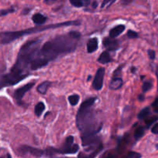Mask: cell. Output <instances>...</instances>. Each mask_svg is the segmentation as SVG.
I'll use <instances>...</instances> for the list:
<instances>
[{"instance_id":"cell-1","label":"cell","mask_w":158,"mask_h":158,"mask_svg":"<svg viewBox=\"0 0 158 158\" xmlns=\"http://www.w3.org/2000/svg\"><path fill=\"white\" fill-rule=\"evenodd\" d=\"M80 37L81 34L79 32H70L64 35H57L46 42L39 49L31 63L30 69L37 70L41 69L60 56L66 55L75 51Z\"/></svg>"},{"instance_id":"cell-2","label":"cell","mask_w":158,"mask_h":158,"mask_svg":"<svg viewBox=\"0 0 158 158\" xmlns=\"http://www.w3.org/2000/svg\"><path fill=\"white\" fill-rule=\"evenodd\" d=\"M96 97H91L83 102L77 115V126L81 132L82 144L83 147L90 146L97 143V134L101 131L103 124L98 121L93 106Z\"/></svg>"},{"instance_id":"cell-3","label":"cell","mask_w":158,"mask_h":158,"mask_svg":"<svg viewBox=\"0 0 158 158\" xmlns=\"http://www.w3.org/2000/svg\"><path fill=\"white\" fill-rule=\"evenodd\" d=\"M80 22L78 20H75V21H68L56 23V24H50L47 25V26H38L33 28H30V29L15 31V32H0V44H8V43L13 42L14 40L24 36V35L37 33V32H43V31L49 30V29H57V28L64 27V26H80Z\"/></svg>"},{"instance_id":"cell-4","label":"cell","mask_w":158,"mask_h":158,"mask_svg":"<svg viewBox=\"0 0 158 158\" xmlns=\"http://www.w3.org/2000/svg\"><path fill=\"white\" fill-rule=\"evenodd\" d=\"M35 85V83L32 82V83H27V84L24 85L22 87L19 88L14 93V97H15V100H16L17 103L18 104H22V100H23V97L25 96V94L28 92L29 90H30L33 86Z\"/></svg>"},{"instance_id":"cell-5","label":"cell","mask_w":158,"mask_h":158,"mask_svg":"<svg viewBox=\"0 0 158 158\" xmlns=\"http://www.w3.org/2000/svg\"><path fill=\"white\" fill-rule=\"evenodd\" d=\"M104 75V68H99V69H97L95 77H94V82H93V87H94L96 90H100V89L103 88Z\"/></svg>"},{"instance_id":"cell-6","label":"cell","mask_w":158,"mask_h":158,"mask_svg":"<svg viewBox=\"0 0 158 158\" xmlns=\"http://www.w3.org/2000/svg\"><path fill=\"white\" fill-rule=\"evenodd\" d=\"M19 151L22 154H30L35 157H41L44 154V151L37 148H32L29 146H22L19 148Z\"/></svg>"},{"instance_id":"cell-7","label":"cell","mask_w":158,"mask_h":158,"mask_svg":"<svg viewBox=\"0 0 158 158\" xmlns=\"http://www.w3.org/2000/svg\"><path fill=\"white\" fill-rule=\"evenodd\" d=\"M103 44L105 46V48L110 51L117 50V49H118L119 46H120V43H119L118 40L114 38H111V37L105 38L103 41Z\"/></svg>"},{"instance_id":"cell-8","label":"cell","mask_w":158,"mask_h":158,"mask_svg":"<svg viewBox=\"0 0 158 158\" xmlns=\"http://www.w3.org/2000/svg\"><path fill=\"white\" fill-rule=\"evenodd\" d=\"M86 47H87V52L89 53L95 52L98 48V40L97 38L89 39L86 44Z\"/></svg>"},{"instance_id":"cell-9","label":"cell","mask_w":158,"mask_h":158,"mask_svg":"<svg viewBox=\"0 0 158 158\" xmlns=\"http://www.w3.org/2000/svg\"><path fill=\"white\" fill-rule=\"evenodd\" d=\"M125 26L124 25H118V26H115L114 28H113L110 31V37L111 38H114L118 36L119 35L122 33L123 31L125 30Z\"/></svg>"},{"instance_id":"cell-10","label":"cell","mask_w":158,"mask_h":158,"mask_svg":"<svg viewBox=\"0 0 158 158\" xmlns=\"http://www.w3.org/2000/svg\"><path fill=\"white\" fill-rule=\"evenodd\" d=\"M32 19L33 21V23L35 24H36L37 26H42V25L46 23V20H47V18L45 15H42L40 13H35L32 15Z\"/></svg>"},{"instance_id":"cell-11","label":"cell","mask_w":158,"mask_h":158,"mask_svg":"<svg viewBox=\"0 0 158 158\" xmlns=\"http://www.w3.org/2000/svg\"><path fill=\"white\" fill-rule=\"evenodd\" d=\"M122 86H123V80L121 78L117 77V78H114L111 80L110 83V89L116 90V89H120Z\"/></svg>"},{"instance_id":"cell-12","label":"cell","mask_w":158,"mask_h":158,"mask_svg":"<svg viewBox=\"0 0 158 158\" xmlns=\"http://www.w3.org/2000/svg\"><path fill=\"white\" fill-rule=\"evenodd\" d=\"M97 61L100 63H102V64H106V63H110V62H112L113 60L111 58L110 55L107 52H103L100 54Z\"/></svg>"},{"instance_id":"cell-13","label":"cell","mask_w":158,"mask_h":158,"mask_svg":"<svg viewBox=\"0 0 158 158\" xmlns=\"http://www.w3.org/2000/svg\"><path fill=\"white\" fill-rule=\"evenodd\" d=\"M50 84V82L49 81L43 82V83H40L38 86V87H37V91L41 94H46V91H47L48 88L49 87Z\"/></svg>"},{"instance_id":"cell-14","label":"cell","mask_w":158,"mask_h":158,"mask_svg":"<svg viewBox=\"0 0 158 158\" xmlns=\"http://www.w3.org/2000/svg\"><path fill=\"white\" fill-rule=\"evenodd\" d=\"M45 104L43 102H40L38 103V104H36V106H35V114L37 117H40L42 115V114L43 113V111L45 110Z\"/></svg>"},{"instance_id":"cell-15","label":"cell","mask_w":158,"mask_h":158,"mask_svg":"<svg viewBox=\"0 0 158 158\" xmlns=\"http://www.w3.org/2000/svg\"><path fill=\"white\" fill-rule=\"evenodd\" d=\"M145 129L143 127H139L138 128H137L134 132V138H135L136 140H140V138L143 137V136L144 135Z\"/></svg>"},{"instance_id":"cell-16","label":"cell","mask_w":158,"mask_h":158,"mask_svg":"<svg viewBox=\"0 0 158 158\" xmlns=\"http://www.w3.org/2000/svg\"><path fill=\"white\" fill-rule=\"evenodd\" d=\"M150 113H151L150 108L145 107V108H143V109L142 110L140 113H139L137 117H138V119H140V120H143V119L146 118L147 117H148V116H149Z\"/></svg>"},{"instance_id":"cell-17","label":"cell","mask_w":158,"mask_h":158,"mask_svg":"<svg viewBox=\"0 0 158 158\" xmlns=\"http://www.w3.org/2000/svg\"><path fill=\"white\" fill-rule=\"evenodd\" d=\"M68 100H69V103H70L72 106H76V105H77V103H79L80 97H79L78 95H77V94H73V95L69 96Z\"/></svg>"},{"instance_id":"cell-18","label":"cell","mask_w":158,"mask_h":158,"mask_svg":"<svg viewBox=\"0 0 158 158\" xmlns=\"http://www.w3.org/2000/svg\"><path fill=\"white\" fill-rule=\"evenodd\" d=\"M158 120V116H153V117H148V119H146L145 120V123H146V125L148 127H150L153 123H156V121Z\"/></svg>"},{"instance_id":"cell-19","label":"cell","mask_w":158,"mask_h":158,"mask_svg":"<svg viewBox=\"0 0 158 158\" xmlns=\"http://www.w3.org/2000/svg\"><path fill=\"white\" fill-rule=\"evenodd\" d=\"M152 82L151 81H145L143 84V87H142V89H143V93H146L148 91H149L150 89L152 88Z\"/></svg>"},{"instance_id":"cell-20","label":"cell","mask_w":158,"mask_h":158,"mask_svg":"<svg viewBox=\"0 0 158 158\" xmlns=\"http://www.w3.org/2000/svg\"><path fill=\"white\" fill-rule=\"evenodd\" d=\"M117 0H103L101 5V9H105L112 6Z\"/></svg>"},{"instance_id":"cell-21","label":"cell","mask_w":158,"mask_h":158,"mask_svg":"<svg viewBox=\"0 0 158 158\" xmlns=\"http://www.w3.org/2000/svg\"><path fill=\"white\" fill-rule=\"evenodd\" d=\"M141 154H139L137 152H134V151H131L127 154L125 158H141Z\"/></svg>"},{"instance_id":"cell-22","label":"cell","mask_w":158,"mask_h":158,"mask_svg":"<svg viewBox=\"0 0 158 158\" xmlns=\"http://www.w3.org/2000/svg\"><path fill=\"white\" fill-rule=\"evenodd\" d=\"M69 2H70V3L73 5V6H75V7L77 8H80L83 6L81 0H69Z\"/></svg>"},{"instance_id":"cell-23","label":"cell","mask_w":158,"mask_h":158,"mask_svg":"<svg viewBox=\"0 0 158 158\" xmlns=\"http://www.w3.org/2000/svg\"><path fill=\"white\" fill-rule=\"evenodd\" d=\"M127 37L129 39H136V38H138V34L137 32H134V30H128L127 32Z\"/></svg>"},{"instance_id":"cell-24","label":"cell","mask_w":158,"mask_h":158,"mask_svg":"<svg viewBox=\"0 0 158 158\" xmlns=\"http://www.w3.org/2000/svg\"><path fill=\"white\" fill-rule=\"evenodd\" d=\"M15 12V9H3V10L0 11V16H3V15H6L9 13H12V12Z\"/></svg>"},{"instance_id":"cell-25","label":"cell","mask_w":158,"mask_h":158,"mask_svg":"<svg viewBox=\"0 0 158 158\" xmlns=\"http://www.w3.org/2000/svg\"><path fill=\"white\" fill-rule=\"evenodd\" d=\"M148 52L151 60H154V59H155V56H156L155 51L153 50V49H148Z\"/></svg>"},{"instance_id":"cell-26","label":"cell","mask_w":158,"mask_h":158,"mask_svg":"<svg viewBox=\"0 0 158 158\" xmlns=\"http://www.w3.org/2000/svg\"><path fill=\"white\" fill-rule=\"evenodd\" d=\"M151 132L154 134H158V123H156L151 129Z\"/></svg>"},{"instance_id":"cell-27","label":"cell","mask_w":158,"mask_h":158,"mask_svg":"<svg viewBox=\"0 0 158 158\" xmlns=\"http://www.w3.org/2000/svg\"><path fill=\"white\" fill-rule=\"evenodd\" d=\"M133 2H134V0H121L120 2H121V4L123 5V6H127V5L132 3Z\"/></svg>"},{"instance_id":"cell-28","label":"cell","mask_w":158,"mask_h":158,"mask_svg":"<svg viewBox=\"0 0 158 158\" xmlns=\"http://www.w3.org/2000/svg\"><path fill=\"white\" fill-rule=\"evenodd\" d=\"M81 2L83 6H88L90 4V0H81Z\"/></svg>"},{"instance_id":"cell-29","label":"cell","mask_w":158,"mask_h":158,"mask_svg":"<svg viewBox=\"0 0 158 158\" xmlns=\"http://www.w3.org/2000/svg\"><path fill=\"white\" fill-rule=\"evenodd\" d=\"M157 104H158V97H157V99H156L155 100H154V103H152V106H157Z\"/></svg>"},{"instance_id":"cell-30","label":"cell","mask_w":158,"mask_h":158,"mask_svg":"<svg viewBox=\"0 0 158 158\" xmlns=\"http://www.w3.org/2000/svg\"><path fill=\"white\" fill-rule=\"evenodd\" d=\"M138 98H139V100H140V101H143V100H144V96L140 95L138 97Z\"/></svg>"},{"instance_id":"cell-31","label":"cell","mask_w":158,"mask_h":158,"mask_svg":"<svg viewBox=\"0 0 158 158\" xmlns=\"http://www.w3.org/2000/svg\"><path fill=\"white\" fill-rule=\"evenodd\" d=\"M79 158H89V157H86V156L83 155V153H81V154H80V155H79Z\"/></svg>"},{"instance_id":"cell-32","label":"cell","mask_w":158,"mask_h":158,"mask_svg":"<svg viewBox=\"0 0 158 158\" xmlns=\"http://www.w3.org/2000/svg\"><path fill=\"white\" fill-rule=\"evenodd\" d=\"M55 1H56V0H45V2L51 3V2H55Z\"/></svg>"},{"instance_id":"cell-33","label":"cell","mask_w":158,"mask_h":158,"mask_svg":"<svg viewBox=\"0 0 158 158\" xmlns=\"http://www.w3.org/2000/svg\"><path fill=\"white\" fill-rule=\"evenodd\" d=\"M154 112L158 114V104L157 105V106H154Z\"/></svg>"},{"instance_id":"cell-34","label":"cell","mask_w":158,"mask_h":158,"mask_svg":"<svg viewBox=\"0 0 158 158\" xmlns=\"http://www.w3.org/2000/svg\"><path fill=\"white\" fill-rule=\"evenodd\" d=\"M97 2H94V3H93V7L94 8V9H95V8H97Z\"/></svg>"},{"instance_id":"cell-35","label":"cell","mask_w":158,"mask_h":158,"mask_svg":"<svg viewBox=\"0 0 158 158\" xmlns=\"http://www.w3.org/2000/svg\"><path fill=\"white\" fill-rule=\"evenodd\" d=\"M136 69H136L135 67H133V68H132V69H131V71H132V73H135Z\"/></svg>"},{"instance_id":"cell-36","label":"cell","mask_w":158,"mask_h":158,"mask_svg":"<svg viewBox=\"0 0 158 158\" xmlns=\"http://www.w3.org/2000/svg\"><path fill=\"white\" fill-rule=\"evenodd\" d=\"M7 158H12V157H11L10 154H7Z\"/></svg>"},{"instance_id":"cell-37","label":"cell","mask_w":158,"mask_h":158,"mask_svg":"<svg viewBox=\"0 0 158 158\" xmlns=\"http://www.w3.org/2000/svg\"><path fill=\"white\" fill-rule=\"evenodd\" d=\"M156 148H157V149H158V143L157 145H156Z\"/></svg>"},{"instance_id":"cell-38","label":"cell","mask_w":158,"mask_h":158,"mask_svg":"<svg viewBox=\"0 0 158 158\" xmlns=\"http://www.w3.org/2000/svg\"><path fill=\"white\" fill-rule=\"evenodd\" d=\"M0 158H2V157H0Z\"/></svg>"}]
</instances>
